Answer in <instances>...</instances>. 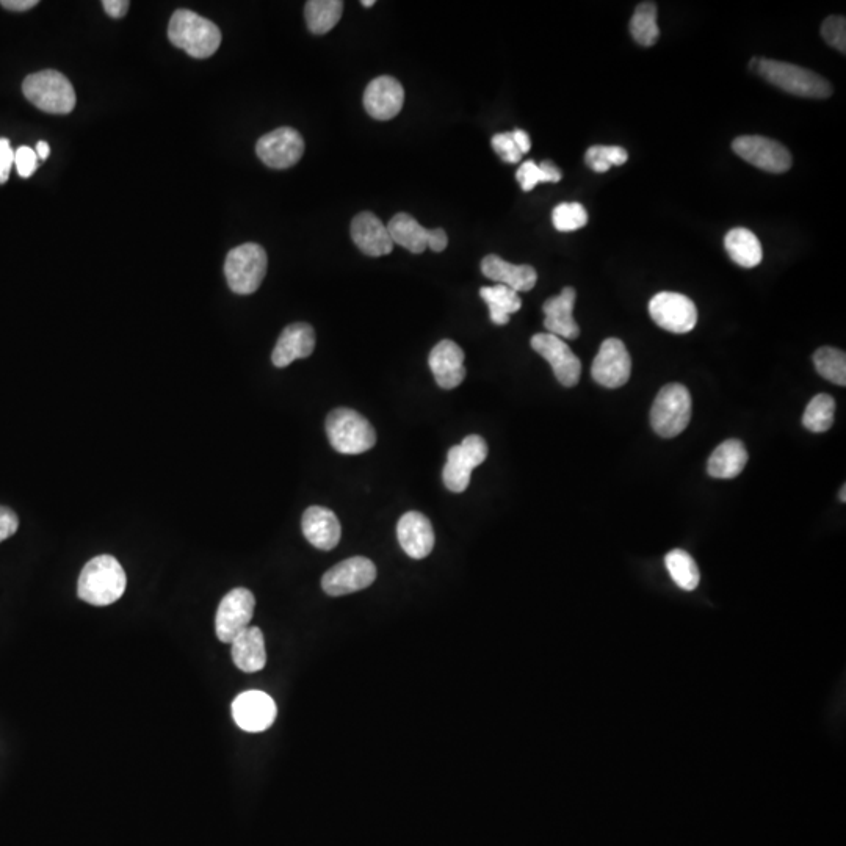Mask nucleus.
Returning <instances> with one entry per match:
<instances>
[{"mask_svg":"<svg viewBox=\"0 0 846 846\" xmlns=\"http://www.w3.org/2000/svg\"><path fill=\"white\" fill-rule=\"evenodd\" d=\"M126 585V572L120 561L110 555H99L88 561L80 572L77 594L87 604L105 607L120 601Z\"/></svg>","mask_w":846,"mask_h":846,"instance_id":"1","label":"nucleus"},{"mask_svg":"<svg viewBox=\"0 0 846 846\" xmlns=\"http://www.w3.org/2000/svg\"><path fill=\"white\" fill-rule=\"evenodd\" d=\"M168 38L174 46L193 58L212 57L221 44L217 24L192 10L174 11L168 26Z\"/></svg>","mask_w":846,"mask_h":846,"instance_id":"2","label":"nucleus"},{"mask_svg":"<svg viewBox=\"0 0 846 846\" xmlns=\"http://www.w3.org/2000/svg\"><path fill=\"white\" fill-rule=\"evenodd\" d=\"M756 73L768 84L799 98L826 99L832 94V87L825 77L810 69L759 57Z\"/></svg>","mask_w":846,"mask_h":846,"instance_id":"3","label":"nucleus"},{"mask_svg":"<svg viewBox=\"0 0 846 846\" xmlns=\"http://www.w3.org/2000/svg\"><path fill=\"white\" fill-rule=\"evenodd\" d=\"M329 444L344 455H361L376 444L375 428L355 409L337 408L326 417Z\"/></svg>","mask_w":846,"mask_h":846,"instance_id":"4","label":"nucleus"},{"mask_svg":"<svg viewBox=\"0 0 846 846\" xmlns=\"http://www.w3.org/2000/svg\"><path fill=\"white\" fill-rule=\"evenodd\" d=\"M22 93L37 109L52 115H68L76 107L73 85L54 69L30 74L22 84Z\"/></svg>","mask_w":846,"mask_h":846,"instance_id":"5","label":"nucleus"},{"mask_svg":"<svg viewBox=\"0 0 846 846\" xmlns=\"http://www.w3.org/2000/svg\"><path fill=\"white\" fill-rule=\"evenodd\" d=\"M268 257L257 243H243L229 251L225 276L229 289L237 295H251L261 287L267 275Z\"/></svg>","mask_w":846,"mask_h":846,"instance_id":"6","label":"nucleus"},{"mask_svg":"<svg viewBox=\"0 0 846 846\" xmlns=\"http://www.w3.org/2000/svg\"><path fill=\"white\" fill-rule=\"evenodd\" d=\"M691 420V395L684 384L671 383L658 392L651 409V425L662 438L679 436Z\"/></svg>","mask_w":846,"mask_h":846,"instance_id":"7","label":"nucleus"},{"mask_svg":"<svg viewBox=\"0 0 846 846\" xmlns=\"http://www.w3.org/2000/svg\"><path fill=\"white\" fill-rule=\"evenodd\" d=\"M488 452V444L478 434H470L460 445L452 447L442 470L445 488L456 494L466 491L472 470L485 463Z\"/></svg>","mask_w":846,"mask_h":846,"instance_id":"8","label":"nucleus"},{"mask_svg":"<svg viewBox=\"0 0 846 846\" xmlns=\"http://www.w3.org/2000/svg\"><path fill=\"white\" fill-rule=\"evenodd\" d=\"M732 149L740 159L767 173L782 174L792 168V154L779 141L760 135L735 138Z\"/></svg>","mask_w":846,"mask_h":846,"instance_id":"9","label":"nucleus"},{"mask_svg":"<svg viewBox=\"0 0 846 846\" xmlns=\"http://www.w3.org/2000/svg\"><path fill=\"white\" fill-rule=\"evenodd\" d=\"M651 319L673 334H687L698 323L696 304L682 293L660 292L649 301Z\"/></svg>","mask_w":846,"mask_h":846,"instance_id":"10","label":"nucleus"},{"mask_svg":"<svg viewBox=\"0 0 846 846\" xmlns=\"http://www.w3.org/2000/svg\"><path fill=\"white\" fill-rule=\"evenodd\" d=\"M256 608V597L246 588L229 591L218 605L215 630L218 640L232 643L237 635L250 627Z\"/></svg>","mask_w":846,"mask_h":846,"instance_id":"11","label":"nucleus"},{"mask_svg":"<svg viewBox=\"0 0 846 846\" xmlns=\"http://www.w3.org/2000/svg\"><path fill=\"white\" fill-rule=\"evenodd\" d=\"M394 245H400L414 254L423 253L431 248L434 253H442L449 245V237L444 229L423 228L416 218L409 214H397L387 225Z\"/></svg>","mask_w":846,"mask_h":846,"instance_id":"12","label":"nucleus"},{"mask_svg":"<svg viewBox=\"0 0 846 846\" xmlns=\"http://www.w3.org/2000/svg\"><path fill=\"white\" fill-rule=\"evenodd\" d=\"M375 579L376 568L373 561L369 558L353 557L329 569L323 575L322 588L328 596H345L366 590Z\"/></svg>","mask_w":846,"mask_h":846,"instance_id":"13","label":"nucleus"},{"mask_svg":"<svg viewBox=\"0 0 846 846\" xmlns=\"http://www.w3.org/2000/svg\"><path fill=\"white\" fill-rule=\"evenodd\" d=\"M256 152L267 167L287 170L303 157L304 140L292 127H279L257 141Z\"/></svg>","mask_w":846,"mask_h":846,"instance_id":"14","label":"nucleus"},{"mask_svg":"<svg viewBox=\"0 0 846 846\" xmlns=\"http://www.w3.org/2000/svg\"><path fill=\"white\" fill-rule=\"evenodd\" d=\"M533 350L543 356L552 370L558 383L564 387H574L579 384L582 375V362L575 355L566 342L550 333H539L532 337Z\"/></svg>","mask_w":846,"mask_h":846,"instance_id":"15","label":"nucleus"},{"mask_svg":"<svg viewBox=\"0 0 846 846\" xmlns=\"http://www.w3.org/2000/svg\"><path fill=\"white\" fill-rule=\"evenodd\" d=\"M630 373H632V359L624 342L615 337L604 340L591 367L593 380L608 389H616L627 384Z\"/></svg>","mask_w":846,"mask_h":846,"instance_id":"16","label":"nucleus"},{"mask_svg":"<svg viewBox=\"0 0 846 846\" xmlns=\"http://www.w3.org/2000/svg\"><path fill=\"white\" fill-rule=\"evenodd\" d=\"M276 704L264 691H245L232 702V716L246 732L267 731L276 720Z\"/></svg>","mask_w":846,"mask_h":846,"instance_id":"17","label":"nucleus"},{"mask_svg":"<svg viewBox=\"0 0 846 846\" xmlns=\"http://www.w3.org/2000/svg\"><path fill=\"white\" fill-rule=\"evenodd\" d=\"M405 90L391 76L376 77L364 91V107L373 120L389 121L402 112Z\"/></svg>","mask_w":846,"mask_h":846,"instance_id":"18","label":"nucleus"},{"mask_svg":"<svg viewBox=\"0 0 846 846\" xmlns=\"http://www.w3.org/2000/svg\"><path fill=\"white\" fill-rule=\"evenodd\" d=\"M428 366H430L438 386L447 389V391L455 389L466 380L464 351L453 340H441L431 350Z\"/></svg>","mask_w":846,"mask_h":846,"instance_id":"19","label":"nucleus"},{"mask_svg":"<svg viewBox=\"0 0 846 846\" xmlns=\"http://www.w3.org/2000/svg\"><path fill=\"white\" fill-rule=\"evenodd\" d=\"M397 536L406 555L414 560H423L433 552L434 530L430 519L419 511H409L400 517Z\"/></svg>","mask_w":846,"mask_h":846,"instance_id":"20","label":"nucleus"},{"mask_svg":"<svg viewBox=\"0 0 846 846\" xmlns=\"http://www.w3.org/2000/svg\"><path fill=\"white\" fill-rule=\"evenodd\" d=\"M351 239L362 253L370 257L386 256L394 250V242L380 218L372 212H361L351 221Z\"/></svg>","mask_w":846,"mask_h":846,"instance_id":"21","label":"nucleus"},{"mask_svg":"<svg viewBox=\"0 0 846 846\" xmlns=\"http://www.w3.org/2000/svg\"><path fill=\"white\" fill-rule=\"evenodd\" d=\"M315 331L309 323H292L282 331L273 350L272 361L282 369L297 359H304L314 353Z\"/></svg>","mask_w":846,"mask_h":846,"instance_id":"22","label":"nucleus"},{"mask_svg":"<svg viewBox=\"0 0 846 846\" xmlns=\"http://www.w3.org/2000/svg\"><path fill=\"white\" fill-rule=\"evenodd\" d=\"M577 292L574 287H564L560 295L549 298L544 303L546 314L544 326L547 331L560 339L575 340L580 336V328L574 320V306Z\"/></svg>","mask_w":846,"mask_h":846,"instance_id":"23","label":"nucleus"},{"mask_svg":"<svg viewBox=\"0 0 846 846\" xmlns=\"http://www.w3.org/2000/svg\"><path fill=\"white\" fill-rule=\"evenodd\" d=\"M301 528L304 538L319 550H333L342 535L336 514L325 507H309L304 511Z\"/></svg>","mask_w":846,"mask_h":846,"instance_id":"24","label":"nucleus"},{"mask_svg":"<svg viewBox=\"0 0 846 846\" xmlns=\"http://www.w3.org/2000/svg\"><path fill=\"white\" fill-rule=\"evenodd\" d=\"M481 272L491 281L510 287L517 293L530 292L538 281V273L532 265L510 264L496 254H489L481 261Z\"/></svg>","mask_w":846,"mask_h":846,"instance_id":"25","label":"nucleus"},{"mask_svg":"<svg viewBox=\"0 0 846 846\" xmlns=\"http://www.w3.org/2000/svg\"><path fill=\"white\" fill-rule=\"evenodd\" d=\"M232 660L243 673H257L267 663L264 633L259 627H248L232 641Z\"/></svg>","mask_w":846,"mask_h":846,"instance_id":"26","label":"nucleus"},{"mask_svg":"<svg viewBox=\"0 0 846 846\" xmlns=\"http://www.w3.org/2000/svg\"><path fill=\"white\" fill-rule=\"evenodd\" d=\"M748 464V450L738 439H729L718 445L710 455L707 470L710 477L731 480L742 474Z\"/></svg>","mask_w":846,"mask_h":846,"instance_id":"27","label":"nucleus"},{"mask_svg":"<svg viewBox=\"0 0 846 846\" xmlns=\"http://www.w3.org/2000/svg\"><path fill=\"white\" fill-rule=\"evenodd\" d=\"M724 248L735 264L743 268H754L762 262V243L754 232L745 228H735L724 237Z\"/></svg>","mask_w":846,"mask_h":846,"instance_id":"28","label":"nucleus"},{"mask_svg":"<svg viewBox=\"0 0 846 846\" xmlns=\"http://www.w3.org/2000/svg\"><path fill=\"white\" fill-rule=\"evenodd\" d=\"M480 297L488 304L489 317L494 325H507L510 322V315L516 314L522 308L519 293L502 284L481 287Z\"/></svg>","mask_w":846,"mask_h":846,"instance_id":"29","label":"nucleus"},{"mask_svg":"<svg viewBox=\"0 0 846 846\" xmlns=\"http://www.w3.org/2000/svg\"><path fill=\"white\" fill-rule=\"evenodd\" d=\"M344 13L342 0H311L304 8L306 22L314 35H325L339 24Z\"/></svg>","mask_w":846,"mask_h":846,"instance_id":"30","label":"nucleus"},{"mask_svg":"<svg viewBox=\"0 0 846 846\" xmlns=\"http://www.w3.org/2000/svg\"><path fill=\"white\" fill-rule=\"evenodd\" d=\"M630 35L635 43L640 46L651 47L657 43L660 37V29L657 24V4L654 2H641L629 24Z\"/></svg>","mask_w":846,"mask_h":846,"instance_id":"31","label":"nucleus"},{"mask_svg":"<svg viewBox=\"0 0 846 846\" xmlns=\"http://www.w3.org/2000/svg\"><path fill=\"white\" fill-rule=\"evenodd\" d=\"M666 569L671 579L679 588L685 591H693L698 588L701 574L698 564L688 552L682 549H674L665 557Z\"/></svg>","mask_w":846,"mask_h":846,"instance_id":"32","label":"nucleus"},{"mask_svg":"<svg viewBox=\"0 0 846 846\" xmlns=\"http://www.w3.org/2000/svg\"><path fill=\"white\" fill-rule=\"evenodd\" d=\"M836 400L828 394L815 395L807 405L803 425L812 433H825L834 423Z\"/></svg>","mask_w":846,"mask_h":846,"instance_id":"33","label":"nucleus"},{"mask_svg":"<svg viewBox=\"0 0 846 846\" xmlns=\"http://www.w3.org/2000/svg\"><path fill=\"white\" fill-rule=\"evenodd\" d=\"M814 366L825 380L846 386V355L845 351L832 347H821L815 351Z\"/></svg>","mask_w":846,"mask_h":846,"instance_id":"34","label":"nucleus"},{"mask_svg":"<svg viewBox=\"0 0 846 846\" xmlns=\"http://www.w3.org/2000/svg\"><path fill=\"white\" fill-rule=\"evenodd\" d=\"M561 178H563V174H561L560 168L550 160H544L539 165H536L533 160H527V162L522 163L521 168L516 173V179L524 192H532L533 188L541 182H560Z\"/></svg>","mask_w":846,"mask_h":846,"instance_id":"35","label":"nucleus"},{"mask_svg":"<svg viewBox=\"0 0 846 846\" xmlns=\"http://www.w3.org/2000/svg\"><path fill=\"white\" fill-rule=\"evenodd\" d=\"M629 160V152L621 146H591L585 154V162L596 173H607L611 167H621Z\"/></svg>","mask_w":846,"mask_h":846,"instance_id":"36","label":"nucleus"},{"mask_svg":"<svg viewBox=\"0 0 846 846\" xmlns=\"http://www.w3.org/2000/svg\"><path fill=\"white\" fill-rule=\"evenodd\" d=\"M552 223L560 232L577 231L588 223V212L580 203H561L552 212Z\"/></svg>","mask_w":846,"mask_h":846,"instance_id":"37","label":"nucleus"},{"mask_svg":"<svg viewBox=\"0 0 846 846\" xmlns=\"http://www.w3.org/2000/svg\"><path fill=\"white\" fill-rule=\"evenodd\" d=\"M821 37L829 46L845 54L846 52V19L845 16H829L821 26Z\"/></svg>","mask_w":846,"mask_h":846,"instance_id":"38","label":"nucleus"},{"mask_svg":"<svg viewBox=\"0 0 846 846\" xmlns=\"http://www.w3.org/2000/svg\"><path fill=\"white\" fill-rule=\"evenodd\" d=\"M491 145L492 148H494V151L497 152V156H499L503 162H521L522 152L519 151L516 143H514L511 132H503V134L494 135L491 140Z\"/></svg>","mask_w":846,"mask_h":846,"instance_id":"39","label":"nucleus"},{"mask_svg":"<svg viewBox=\"0 0 846 846\" xmlns=\"http://www.w3.org/2000/svg\"><path fill=\"white\" fill-rule=\"evenodd\" d=\"M15 165L21 178H30L38 168L37 152L29 146H21L18 151H15Z\"/></svg>","mask_w":846,"mask_h":846,"instance_id":"40","label":"nucleus"},{"mask_svg":"<svg viewBox=\"0 0 846 846\" xmlns=\"http://www.w3.org/2000/svg\"><path fill=\"white\" fill-rule=\"evenodd\" d=\"M15 165V151L11 149L8 138H0V185L10 178L11 167Z\"/></svg>","mask_w":846,"mask_h":846,"instance_id":"41","label":"nucleus"},{"mask_svg":"<svg viewBox=\"0 0 846 846\" xmlns=\"http://www.w3.org/2000/svg\"><path fill=\"white\" fill-rule=\"evenodd\" d=\"M19 519L15 511L0 505V543L18 532Z\"/></svg>","mask_w":846,"mask_h":846,"instance_id":"42","label":"nucleus"},{"mask_svg":"<svg viewBox=\"0 0 846 846\" xmlns=\"http://www.w3.org/2000/svg\"><path fill=\"white\" fill-rule=\"evenodd\" d=\"M102 7H104L107 15L115 19H121L127 15V10H129L131 4L127 0H104Z\"/></svg>","mask_w":846,"mask_h":846,"instance_id":"43","label":"nucleus"},{"mask_svg":"<svg viewBox=\"0 0 846 846\" xmlns=\"http://www.w3.org/2000/svg\"><path fill=\"white\" fill-rule=\"evenodd\" d=\"M0 5H2L5 10L27 11L32 10L33 7H37L38 0H2Z\"/></svg>","mask_w":846,"mask_h":846,"instance_id":"44","label":"nucleus"},{"mask_svg":"<svg viewBox=\"0 0 846 846\" xmlns=\"http://www.w3.org/2000/svg\"><path fill=\"white\" fill-rule=\"evenodd\" d=\"M511 135H513V140L514 143H516L517 148H519V151L522 152V156L527 154V152L530 151V148H532V140L528 137L527 132L521 131V129H516V131L511 132Z\"/></svg>","mask_w":846,"mask_h":846,"instance_id":"45","label":"nucleus"},{"mask_svg":"<svg viewBox=\"0 0 846 846\" xmlns=\"http://www.w3.org/2000/svg\"><path fill=\"white\" fill-rule=\"evenodd\" d=\"M35 152H37L38 159L46 160L47 157H49V154H51V148H49L46 141H40L37 145V151Z\"/></svg>","mask_w":846,"mask_h":846,"instance_id":"46","label":"nucleus"},{"mask_svg":"<svg viewBox=\"0 0 846 846\" xmlns=\"http://www.w3.org/2000/svg\"><path fill=\"white\" fill-rule=\"evenodd\" d=\"M757 65H759V57L752 58L751 62H749V69L756 73Z\"/></svg>","mask_w":846,"mask_h":846,"instance_id":"47","label":"nucleus"},{"mask_svg":"<svg viewBox=\"0 0 846 846\" xmlns=\"http://www.w3.org/2000/svg\"><path fill=\"white\" fill-rule=\"evenodd\" d=\"M361 5L366 8L373 7V5H375V0H362Z\"/></svg>","mask_w":846,"mask_h":846,"instance_id":"48","label":"nucleus"},{"mask_svg":"<svg viewBox=\"0 0 846 846\" xmlns=\"http://www.w3.org/2000/svg\"><path fill=\"white\" fill-rule=\"evenodd\" d=\"M845 492L846 486H842V492H840V500H842V502H846Z\"/></svg>","mask_w":846,"mask_h":846,"instance_id":"49","label":"nucleus"}]
</instances>
